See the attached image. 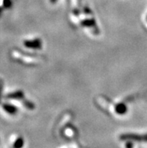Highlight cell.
I'll return each instance as SVG.
<instances>
[{
	"label": "cell",
	"mask_w": 147,
	"mask_h": 148,
	"mask_svg": "<svg viewBox=\"0 0 147 148\" xmlns=\"http://www.w3.org/2000/svg\"><path fill=\"white\" fill-rule=\"evenodd\" d=\"M115 111L118 114L123 115L128 111V108H127V106L124 103H119L116 105Z\"/></svg>",
	"instance_id": "cell-5"
},
{
	"label": "cell",
	"mask_w": 147,
	"mask_h": 148,
	"mask_svg": "<svg viewBox=\"0 0 147 148\" xmlns=\"http://www.w3.org/2000/svg\"><path fill=\"white\" fill-rule=\"evenodd\" d=\"M50 2L52 4H55L56 2H57V0H50Z\"/></svg>",
	"instance_id": "cell-11"
},
{
	"label": "cell",
	"mask_w": 147,
	"mask_h": 148,
	"mask_svg": "<svg viewBox=\"0 0 147 148\" xmlns=\"http://www.w3.org/2000/svg\"><path fill=\"white\" fill-rule=\"evenodd\" d=\"M3 109L9 114H15L17 112V108L14 105H11V104H4Z\"/></svg>",
	"instance_id": "cell-4"
},
{
	"label": "cell",
	"mask_w": 147,
	"mask_h": 148,
	"mask_svg": "<svg viewBox=\"0 0 147 148\" xmlns=\"http://www.w3.org/2000/svg\"><path fill=\"white\" fill-rule=\"evenodd\" d=\"M4 5L6 8H10V6L11 5V0H5L4 1Z\"/></svg>",
	"instance_id": "cell-10"
},
{
	"label": "cell",
	"mask_w": 147,
	"mask_h": 148,
	"mask_svg": "<svg viewBox=\"0 0 147 148\" xmlns=\"http://www.w3.org/2000/svg\"><path fill=\"white\" fill-rule=\"evenodd\" d=\"M23 105H24L25 107L27 108L29 110H33V109L35 108V105L33 104V102L28 101V100H25V101H23Z\"/></svg>",
	"instance_id": "cell-8"
},
{
	"label": "cell",
	"mask_w": 147,
	"mask_h": 148,
	"mask_svg": "<svg viewBox=\"0 0 147 148\" xmlns=\"http://www.w3.org/2000/svg\"><path fill=\"white\" fill-rule=\"evenodd\" d=\"M24 97V93L22 90H17L15 92H11V93L8 94L6 98L8 99H14V100H20L23 99Z\"/></svg>",
	"instance_id": "cell-3"
},
{
	"label": "cell",
	"mask_w": 147,
	"mask_h": 148,
	"mask_svg": "<svg viewBox=\"0 0 147 148\" xmlns=\"http://www.w3.org/2000/svg\"><path fill=\"white\" fill-rule=\"evenodd\" d=\"M81 25L85 27H93L95 26V21L94 19H85L81 22Z\"/></svg>",
	"instance_id": "cell-6"
},
{
	"label": "cell",
	"mask_w": 147,
	"mask_h": 148,
	"mask_svg": "<svg viewBox=\"0 0 147 148\" xmlns=\"http://www.w3.org/2000/svg\"><path fill=\"white\" fill-rule=\"evenodd\" d=\"M146 21H147V16H146Z\"/></svg>",
	"instance_id": "cell-12"
},
{
	"label": "cell",
	"mask_w": 147,
	"mask_h": 148,
	"mask_svg": "<svg viewBox=\"0 0 147 148\" xmlns=\"http://www.w3.org/2000/svg\"><path fill=\"white\" fill-rule=\"evenodd\" d=\"M23 45L27 48L33 49V50H39L42 47V41L40 38L26 40L23 41Z\"/></svg>",
	"instance_id": "cell-2"
},
{
	"label": "cell",
	"mask_w": 147,
	"mask_h": 148,
	"mask_svg": "<svg viewBox=\"0 0 147 148\" xmlns=\"http://www.w3.org/2000/svg\"><path fill=\"white\" fill-rule=\"evenodd\" d=\"M23 145H24V140H23V138L22 137H18L16 139V141H14V143L13 147L23 148Z\"/></svg>",
	"instance_id": "cell-7"
},
{
	"label": "cell",
	"mask_w": 147,
	"mask_h": 148,
	"mask_svg": "<svg viewBox=\"0 0 147 148\" xmlns=\"http://www.w3.org/2000/svg\"><path fill=\"white\" fill-rule=\"evenodd\" d=\"M126 144H125V148H133L134 145H133L132 141H126Z\"/></svg>",
	"instance_id": "cell-9"
},
{
	"label": "cell",
	"mask_w": 147,
	"mask_h": 148,
	"mask_svg": "<svg viewBox=\"0 0 147 148\" xmlns=\"http://www.w3.org/2000/svg\"><path fill=\"white\" fill-rule=\"evenodd\" d=\"M121 141H132L137 142H147V134L138 135V134L125 133L119 136Z\"/></svg>",
	"instance_id": "cell-1"
}]
</instances>
